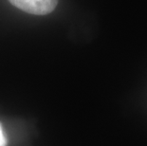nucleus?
I'll use <instances>...</instances> for the list:
<instances>
[{
  "mask_svg": "<svg viewBox=\"0 0 147 146\" xmlns=\"http://www.w3.org/2000/svg\"><path fill=\"white\" fill-rule=\"evenodd\" d=\"M0 146H7V139L3 132L1 124H0Z\"/></svg>",
  "mask_w": 147,
  "mask_h": 146,
  "instance_id": "2",
  "label": "nucleus"
},
{
  "mask_svg": "<svg viewBox=\"0 0 147 146\" xmlns=\"http://www.w3.org/2000/svg\"><path fill=\"white\" fill-rule=\"evenodd\" d=\"M13 6L30 14L44 15L51 12L58 0H9Z\"/></svg>",
  "mask_w": 147,
  "mask_h": 146,
  "instance_id": "1",
  "label": "nucleus"
}]
</instances>
